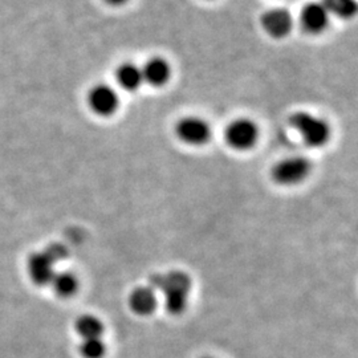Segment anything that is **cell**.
Listing matches in <instances>:
<instances>
[{"instance_id": "15", "label": "cell", "mask_w": 358, "mask_h": 358, "mask_svg": "<svg viewBox=\"0 0 358 358\" xmlns=\"http://www.w3.org/2000/svg\"><path fill=\"white\" fill-rule=\"evenodd\" d=\"M321 3L324 4L329 15H336L343 19L355 16L357 11L356 0H322Z\"/></svg>"}, {"instance_id": "18", "label": "cell", "mask_w": 358, "mask_h": 358, "mask_svg": "<svg viewBox=\"0 0 358 358\" xmlns=\"http://www.w3.org/2000/svg\"><path fill=\"white\" fill-rule=\"evenodd\" d=\"M105 1L110 6H122V4H127L128 0H105Z\"/></svg>"}, {"instance_id": "3", "label": "cell", "mask_w": 358, "mask_h": 358, "mask_svg": "<svg viewBox=\"0 0 358 358\" xmlns=\"http://www.w3.org/2000/svg\"><path fill=\"white\" fill-rule=\"evenodd\" d=\"M312 164L301 155L287 157L272 167V179L282 186H294L301 183L310 174Z\"/></svg>"}, {"instance_id": "13", "label": "cell", "mask_w": 358, "mask_h": 358, "mask_svg": "<svg viewBox=\"0 0 358 358\" xmlns=\"http://www.w3.org/2000/svg\"><path fill=\"white\" fill-rule=\"evenodd\" d=\"M50 285H52V289L59 297L68 299L76 294L77 289H78V280H77L75 273L68 272V271H62V272L55 273Z\"/></svg>"}, {"instance_id": "16", "label": "cell", "mask_w": 358, "mask_h": 358, "mask_svg": "<svg viewBox=\"0 0 358 358\" xmlns=\"http://www.w3.org/2000/svg\"><path fill=\"white\" fill-rule=\"evenodd\" d=\"M78 352L83 358H103L106 353V345L101 338L83 340Z\"/></svg>"}, {"instance_id": "10", "label": "cell", "mask_w": 358, "mask_h": 358, "mask_svg": "<svg viewBox=\"0 0 358 358\" xmlns=\"http://www.w3.org/2000/svg\"><path fill=\"white\" fill-rule=\"evenodd\" d=\"M142 77L152 87H164L171 77V66L164 57H153L142 66Z\"/></svg>"}, {"instance_id": "11", "label": "cell", "mask_w": 358, "mask_h": 358, "mask_svg": "<svg viewBox=\"0 0 358 358\" xmlns=\"http://www.w3.org/2000/svg\"><path fill=\"white\" fill-rule=\"evenodd\" d=\"M157 303V294L150 287H138L129 296V307L138 316L152 315Z\"/></svg>"}, {"instance_id": "14", "label": "cell", "mask_w": 358, "mask_h": 358, "mask_svg": "<svg viewBox=\"0 0 358 358\" xmlns=\"http://www.w3.org/2000/svg\"><path fill=\"white\" fill-rule=\"evenodd\" d=\"M76 332L83 340L101 338L103 332V324L101 320L93 315L80 316L75 324Z\"/></svg>"}, {"instance_id": "8", "label": "cell", "mask_w": 358, "mask_h": 358, "mask_svg": "<svg viewBox=\"0 0 358 358\" xmlns=\"http://www.w3.org/2000/svg\"><path fill=\"white\" fill-rule=\"evenodd\" d=\"M331 15L321 1H312L303 7L300 13V23L308 34L319 35L329 26Z\"/></svg>"}, {"instance_id": "2", "label": "cell", "mask_w": 358, "mask_h": 358, "mask_svg": "<svg viewBox=\"0 0 358 358\" xmlns=\"http://www.w3.org/2000/svg\"><path fill=\"white\" fill-rule=\"evenodd\" d=\"M289 124L310 148H321L331 138L329 124L309 112H296L289 117Z\"/></svg>"}, {"instance_id": "6", "label": "cell", "mask_w": 358, "mask_h": 358, "mask_svg": "<svg viewBox=\"0 0 358 358\" xmlns=\"http://www.w3.org/2000/svg\"><path fill=\"white\" fill-rule=\"evenodd\" d=\"M87 101L90 110L94 115L101 117H110L115 115L120 105L117 92L108 84H97L92 87L88 92Z\"/></svg>"}, {"instance_id": "12", "label": "cell", "mask_w": 358, "mask_h": 358, "mask_svg": "<svg viewBox=\"0 0 358 358\" xmlns=\"http://www.w3.org/2000/svg\"><path fill=\"white\" fill-rule=\"evenodd\" d=\"M115 78L120 87L129 92L138 90L143 83L141 68L133 63H124L120 65L115 72Z\"/></svg>"}, {"instance_id": "4", "label": "cell", "mask_w": 358, "mask_h": 358, "mask_svg": "<svg viewBox=\"0 0 358 358\" xmlns=\"http://www.w3.org/2000/svg\"><path fill=\"white\" fill-rule=\"evenodd\" d=\"M224 136L232 149L245 152L255 146L259 140V128L250 118H236L229 124Z\"/></svg>"}, {"instance_id": "9", "label": "cell", "mask_w": 358, "mask_h": 358, "mask_svg": "<svg viewBox=\"0 0 358 358\" xmlns=\"http://www.w3.org/2000/svg\"><path fill=\"white\" fill-rule=\"evenodd\" d=\"M55 263L44 251L29 255L27 260V271L29 279L36 285H48L56 273Z\"/></svg>"}, {"instance_id": "19", "label": "cell", "mask_w": 358, "mask_h": 358, "mask_svg": "<svg viewBox=\"0 0 358 358\" xmlns=\"http://www.w3.org/2000/svg\"><path fill=\"white\" fill-rule=\"evenodd\" d=\"M203 358H213V357H203Z\"/></svg>"}, {"instance_id": "17", "label": "cell", "mask_w": 358, "mask_h": 358, "mask_svg": "<svg viewBox=\"0 0 358 358\" xmlns=\"http://www.w3.org/2000/svg\"><path fill=\"white\" fill-rule=\"evenodd\" d=\"M47 255L50 256L52 262L56 264L62 260H64L66 257V248L63 244L53 243L47 247V250L44 251Z\"/></svg>"}, {"instance_id": "5", "label": "cell", "mask_w": 358, "mask_h": 358, "mask_svg": "<svg viewBox=\"0 0 358 358\" xmlns=\"http://www.w3.org/2000/svg\"><path fill=\"white\" fill-rule=\"evenodd\" d=\"M176 134L179 140L192 146H202L211 138V128L201 117L189 115L180 118L176 125Z\"/></svg>"}, {"instance_id": "1", "label": "cell", "mask_w": 358, "mask_h": 358, "mask_svg": "<svg viewBox=\"0 0 358 358\" xmlns=\"http://www.w3.org/2000/svg\"><path fill=\"white\" fill-rule=\"evenodd\" d=\"M154 291H161L165 299V307L171 315H180L186 307L192 289L190 278L182 271H170L164 275H153L150 285Z\"/></svg>"}, {"instance_id": "7", "label": "cell", "mask_w": 358, "mask_h": 358, "mask_svg": "<svg viewBox=\"0 0 358 358\" xmlns=\"http://www.w3.org/2000/svg\"><path fill=\"white\" fill-rule=\"evenodd\" d=\"M262 27L271 38H282L291 32L294 19L285 8H271L262 15Z\"/></svg>"}]
</instances>
